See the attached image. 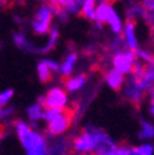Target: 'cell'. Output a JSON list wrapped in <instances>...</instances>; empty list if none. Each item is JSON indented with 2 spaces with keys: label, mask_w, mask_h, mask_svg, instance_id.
<instances>
[{
  "label": "cell",
  "mask_w": 154,
  "mask_h": 155,
  "mask_svg": "<svg viewBox=\"0 0 154 155\" xmlns=\"http://www.w3.org/2000/svg\"><path fill=\"white\" fill-rule=\"evenodd\" d=\"M14 129L17 132L19 143L25 148L26 155H47L49 144L42 133L35 132L24 120H15Z\"/></svg>",
  "instance_id": "6da1fadb"
},
{
  "label": "cell",
  "mask_w": 154,
  "mask_h": 155,
  "mask_svg": "<svg viewBox=\"0 0 154 155\" xmlns=\"http://www.w3.org/2000/svg\"><path fill=\"white\" fill-rule=\"evenodd\" d=\"M75 118V108H64V110H46L45 120L47 122L46 132L50 136H60L71 126Z\"/></svg>",
  "instance_id": "7a4b0ae2"
},
{
  "label": "cell",
  "mask_w": 154,
  "mask_h": 155,
  "mask_svg": "<svg viewBox=\"0 0 154 155\" xmlns=\"http://www.w3.org/2000/svg\"><path fill=\"white\" fill-rule=\"evenodd\" d=\"M100 129L92 125L85 126L82 132L72 139V151L77 155H93L97 145Z\"/></svg>",
  "instance_id": "3957f363"
},
{
  "label": "cell",
  "mask_w": 154,
  "mask_h": 155,
  "mask_svg": "<svg viewBox=\"0 0 154 155\" xmlns=\"http://www.w3.org/2000/svg\"><path fill=\"white\" fill-rule=\"evenodd\" d=\"M117 0H101L96 10V22L99 25L108 24L112 32L118 35V33L124 32V26H122V21L119 18V15L114 10V3Z\"/></svg>",
  "instance_id": "277c9868"
},
{
  "label": "cell",
  "mask_w": 154,
  "mask_h": 155,
  "mask_svg": "<svg viewBox=\"0 0 154 155\" xmlns=\"http://www.w3.org/2000/svg\"><path fill=\"white\" fill-rule=\"evenodd\" d=\"M54 18V13L50 4H43L39 7L32 19V31L36 35H47L51 32V21Z\"/></svg>",
  "instance_id": "5b68a950"
},
{
  "label": "cell",
  "mask_w": 154,
  "mask_h": 155,
  "mask_svg": "<svg viewBox=\"0 0 154 155\" xmlns=\"http://www.w3.org/2000/svg\"><path fill=\"white\" fill-rule=\"evenodd\" d=\"M39 103L45 107V110H64L67 105V90L61 87H53L40 97Z\"/></svg>",
  "instance_id": "8992f818"
},
{
  "label": "cell",
  "mask_w": 154,
  "mask_h": 155,
  "mask_svg": "<svg viewBox=\"0 0 154 155\" xmlns=\"http://www.w3.org/2000/svg\"><path fill=\"white\" fill-rule=\"evenodd\" d=\"M111 62H112V68L119 71L121 74L132 75L133 68H135V62H136V54L133 51H131V50L117 53V54H114Z\"/></svg>",
  "instance_id": "52a82bcc"
},
{
  "label": "cell",
  "mask_w": 154,
  "mask_h": 155,
  "mask_svg": "<svg viewBox=\"0 0 154 155\" xmlns=\"http://www.w3.org/2000/svg\"><path fill=\"white\" fill-rule=\"evenodd\" d=\"M145 94L146 91L142 89V86L138 83V81L131 75V78L125 82V86H124V98L128 100L136 108H139L140 103L145 98Z\"/></svg>",
  "instance_id": "ba28073f"
},
{
  "label": "cell",
  "mask_w": 154,
  "mask_h": 155,
  "mask_svg": "<svg viewBox=\"0 0 154 155\" xmlns=\"http://www.w3.org/2000/svg\"><path fill=\"white\" fill-rule=\"evenodd\" d=\"M61 71V65L51 60H42L38 64V76L42 83H49L53 79V74Z\"/></svg>",
  "instance_id": "9c48e42d"
},
{
  "label": "cell",
  "mask_w": 154,
  "mask_h": 155,
  "mask_svg": "<svg viewBox=\"0 0 154 155\" xmlns=\"http://www.w3.org/2000/svg\"><path fill=\"white\" fill-rule=\"evenodd\" d=\"M135 29H136V21L135 19H126L125 26H124V42L125 46L128 47V50L136 53L139 50L138 45V39L135 35Z\"/></svg>",
  "instance_id": "30bf717a"
},
{
  "label": "cell",
  "mask_w": 154,
  "mask_h": 155,
  "mask_svg": "<svg viewBox=\"0 0 154 155\" xmlns=\"http://www.w3.org/2000/svg\"><path fill=\"white\" fill-rule=\"evenodd\" d=\"M104 79H106L107 84L115 91L122 90L124 86H125V82H126L125 75L121 74V72L117 71V69H114V68H111L108 71H104Z\"/></svg>",
  "instance_id": "8fae6325"
},
{
  "label": "cell",
  "mask_w": 154,
  "mask_h": 155,
  "mask_svg": "<svg viewBox=\"0 0 154 155\" xmlns=\"http://www.w3.org/2000/svg\"><path fill=\"white\" fill-rule=\"evenodd\" d=\"M72 148V143L68 139H58L49 145L47 155H68Z\"/></svg>",
  "instance_id": "7c38bea8"
},
{
  "label": "cell",
  "mask_w": 154,
  "mask_h": 155,
  "mask_svg": "<svg viewBox=\"0 0 154 155\" xmlns=\"http://www.w3.org/2000/svg\"><path fill=\"white\" fill-rule=\"evenodd\" d=\"M86 81H87V75L80 74V75H77V76L65 78V79H63V83H64V86H65V90L74 93V91L82 89L84 84L86 83Z\"/></svg>",
  "instance_id": "4fadbf2b"
},
{
  "label": "cell",
  "mask_w": 154,
  "mask_h": 155,
  "mask_svg": "<svg viewBox=\"0 0 154 155\" xmlns=\"http://www.w3.org/2000/svg\"><path fill=\"white\" fill-rule=\"evenodd\" d=\"M77 60H78V53L77 51H71L70 54L65 57V60L63 61L61 64V75H63V79L65 78H70L72 76V69H74L75 64H77Z\"/></svg>",
  "instance_id": "5bb4252c"
},
{
  "label": "cell",
  "mask_w": 154,
  "mask_h": 155,
  "mask_svg": "<svg viewBox=\"0 0 154 155\" xmlns=\"http://www.w3.org/2000/svg\"><path fill=\"white\" fill-rule=\"evenodd\" d=\"M96 0H84L79 15L89 19V21H96Z\"/></svg>",
  "instance_id": "9a60e30c"
},
{
  "label": "cell",
  "mask_w": 154,
  "mask_h": 155,
  "mask_svg": "<svg viewBox=\"0 0 154 155\" xmlns=\"http://www.w3.org/2000/svg\"><path fill=\"white\" fill-rule=\"evenodd\" d=\"M45 114H46L45 107L39 103V101L36 104H32L28 108V116L32 122H38L40 119H45Z\"/></svg>",
  "instance_id": "2e32d148"
},
{
  "label": "cell",
  "mask_w": 154,
  "mask_h": 155,
  "mask_svg": "<svg viewBox=\"0 0 154 155\" xmlns=\"http://www.w3.org/2000/svg\"><path fill=\"white\" fill-rule=\"evenodd\" d=\"M13 39H14L15 46L17 47H19L21 50H25V51H38V50L31 45V42L26 39V36L24 35L22 32H15L14 33V36H13Z\"/></svg>",
  "instance_id": "e0dca14e"
},
{
  "label": "cell",
  "mask_w": 154,
  "mask_h": 155,
  "mask_svg": "<svg viewBox=\"0 0 154 155\" xmlns=\"http://www.w3.org/2000/svg\"><path fill=\"white\" fill-rule=\"evenodd\" d=\"M139 137L142 140H153L154 139V125L147 120L142 119L140 120V132H139Z\"/></svg>",
  "instance_id": "ac0fdd59"
},
{
  "label": "cell",
  "mask_w": 154,
  "mask_h": 155,
  "mask_svg": "<svg viewBox=\"0 0 154 155\" xmlns=\"http://www.w3.org/2000/svg\"><path fill=\"white\" fill-rule=\"evenodd\" d=\"M57 39H58V29L57 28H53V29H51V32H50V39H49V42L46 43L45 47H42L40 50H39V53H49L51 48L56 46Z\"/></svg>",
  "instance_id": "d6986e66"
},
{
  "label": "cell",
  "mask_w": 154,
  "mask_h": 155,
  "mask_svg": "<svg viewBox=\"0 0 154 155\" xmlns=\"http://www.w3.org/2000/svg\"><path fill=\"white\" fill-rule=\"evenodd\" d=\"M143 19H145L146 22H147V25L150 26L151 33H154V0L150 6H147L145 8V17H143Z\"/></svg>",
  "instance_id": "ffe728a7"
},
{
  "label": "cell",
  "mask_w": 154,
  "mask_h": 155,
  "mask_svg": "<svg viewBox=\"0 0 154 155\" xmlns=\"http://www.w3.org/2000/svg\"><path fill=\"white\" fill-rule=\"evenodd\" d=\"M135 151H136V155H153L154 147L150 144H143V145L136 147Z\"/></svg>",
  "instance_id": "44dd1931"
},
{
  "label": "cell",
  "mask_w": 154,
  "mask_h": 155,
  "mask_svg": "<svg viewBox=\"0 0 154 155\" xmlns=\"http://www.w3.org/2000/svg\"><path fill=\"white\" fill-rule=\"evenodd\" d=\"M13 94H14L13 89H7V90H4L3 93H2V96H0V104H2V108H4V105L11 100Z\"/></svg>",
  "instance_id": "7402d4cb"
},
{
  "label": "cell",
  "mask_w": 154,
  "mask_h": 155,
  "mask_svg": "<svg viewBox=\"0 0 154 155\" xmlns=\"http://www.w3.org/2000/svg\"><path fill=\"white\" fill-rule=\"evenodd\" d=\"M150 112L154 116V90L150 93Z\"/></svg>",
  "instance_id": "603a6c76"
},
{
  "label": "cell",
  "mask_w": 154,
  "mask_h": 155,
  "mask_svg": "<svg viewBox=\"0 0 154 155\" xmlns=\"http://www.w3.org/2000/svg\"><path fill=\"white\" fill-rule=\"evenodd\" d=\"M151 43H153V45H151V53L154 54V33H153V39H151Z\"/></svg>",
  "instance_id": "cb8c5ba5"
},
{
  "label": "cell",
  "mask_w": 154,
  "mask_h": 155,
  "mask_svg": "<svg viewBox=\"0 0 154 155\" xmlns=\"http://www.w3.org/2000/svg\"><path fill=\"white\" fill-rule=\"evenodd\" d=\"M46 2H49V3H56V0H46Z\"/></svg>",
  "instance_id": "d4e9b609"
},
{
  "label": "cell",
  "mask_w": 154,
  "mask_h": 155,
  "mask_svg": "<svg viewBox=\"0 0 154 155\" xmlns=\"http://www.w3.org/2000/svg\"><path fill=\"white\" fill-rule=\"evenodd\" d=\"M131 155H136V151H135V148H133V151H132V154Z\"/></svg>",
  "instance_id": "484cf974"
}]
</instances>
